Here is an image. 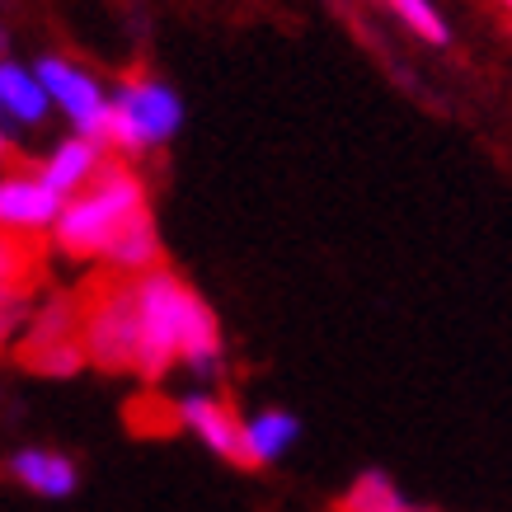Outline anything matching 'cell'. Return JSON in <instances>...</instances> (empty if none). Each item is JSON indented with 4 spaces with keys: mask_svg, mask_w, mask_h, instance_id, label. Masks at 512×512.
Wrapping results in <instances>:
<instances>
[{
    "mask_svg": "<svg viewBox=\"0 0 512 512\" xmlns=\"http://www.w3.org/2000/svg\"><path fill=\"white\" fill-rule=\"evenodd\" d=\"M151 212L146 207V184L127 160L104 156V165L94 170V179L80 188L76 198L62 207V217L52 226V240L66 259H104L118 235Z\"/></svg>",
    "mask_w": 512,
    "mask_h": 512,
    "instance_id": "cell-1",
    "label": "cell"
},
{
    "mask_svg": "<svg viewBox=\"0 0 512 512\" xmlns=\"http://www.w3.org/2000/svg\"><path fill=\"white\" fill-rule=\"evenodd\" d=\"M202 296L170 268H151L137 278V311H141V348L137 372L146 381H160L184 353V329L198 311Z\"/></svg>",
    "mask_w": 512,
    "mask_h": 512,
    "instance_id": "cell-2",
    "label": "cell"
},
{
    "mask_svg": "<svg viewBox=\"0 0 512 512\" xmlns=\"http://www.w3.org/2000/svg\"><path fill=\"white\" fill-rule=\"evenodd\" d=\"M85 357L99 372H137L141 311L137 278H99L85 287Z\"/></svg>",
    "mask_w": 512,
    "mask_h": 512,
    "instance_id": "cell-3",
    "label": "cell"
},
{
    "mask_svg": "<svg viewBox=\"0 0 512 512\" xmlns=\"http://www.w3.org/2000/svg\"><path fill=\"white\" fill-rule=\"evenodd\" d=\"M184 123V104L170 85L151 76H123V85L109 99V118H104V146L118 156H137L146 146L170 141Z\"/></svg>",
    "mask_w": 512,
    "mask_h": 512,
    "instance_id": "cell-4",
    "label": "cell"
},
{
    "mask_svg": "<svg viewBox=\"0 0 512 512\" xmlns=\"http://www.w3.org/2000/svg\"><path fill=\"white\" fill-rule=\"evenodd\" d=\"M38 80H43V90L52 104H62V113L76 123L80 137H94L104 146V118H109V99L99 90V80L90 71H80L76 62H66V57H43L38 62Z\"/></svg>",
    "mask_w": 512,
    "mask_h": 512,
    "instance_id": "cell-5",
    "label": "cell"
},
{
    "mask_svg": "<svg viewBox=\"0 0 512 512\" xmlns=\"http://www.w3.org/2000/svg\"><path fill=\"white\" fill-rule=\"evenodd\" d=\"M66 202L47 188L43 170H15V174H0V231H15V235H38L52 231L57 217H62Z\"/></svg>",
    "mask_w": 512,
    "mask_h": 512,
    "instance_id": "cell-6",
    "label": "cell"
},
{
    "mask_svg": "<svg viewBox=\"0 0 512 512\" xmlns=\"http://www.w3.org/2000/svg\"><path fill=\"white\" fill-rule=\"evenodd\" d=\"M179 419L202 447L221 456L226 466H240V470H254V456H249V437H245V423L235 419V409L217 395H184L179 400Z\"/></svg>",
    "mask_w": 512,
    "mask_h": 512,
    "instance_id": "cell-7",
    "label": "cell"
},
{
    "mask_svg": "<svg viewBox=\"0 0 512 512\" xmlns=\"http://www.w3.org/2000/svg\"><path fill=\"white\" fill-rule=\"evenodd\" d=\"M85 334V292H52L29 315V329L19 339V353H38V348H57V343H80Z\"/></svg>",
    "mask_w": 512,
    "mask_h": 512,
    "instance_id": "cell-8",
    "label": "cell"
},
{
    "mask_svg": "<svg viewBox=\"0 0 512 512\" xmlns=\"http://www.w3.org/2000/svg\"><path fill=\"white\" fill-rule=\"evenodd\" d=\"M104 156H109V146H99L94 137H66L57 151H52V160L43 165V179L47 188L57 193L62 202H71L80 193V188L94 179V170L104 165Z\"/></svg>",
    "mask_w": 512,
    "mask_h": 512,
    "instance_id": "cell-9",
    "label": "cell"
},
{
    "mask_svg": "<svg viewBox=\"0 0 512 512\" xmlns=\"http://www.w3.org/2000/svg\"><path fill=\"white\" fill-rule=\"evenodd\" d=\"M10 475L38 498H66V494H76V484H80L76 461L62 456V451H43V447H29V451H19V456H10Z\"/></svg>",
    "mask_w": 512,
    "mask_h": 512,
    "instance_id": "cell-10",
    "label": "cell"
},
{
    "mask_svg": "<svg viewBox=\"0 0 512 512\" xmlns=\"http://www.w3.org/2000/svg\"><path fill=\"white\" fill-rule=\"evenodd\" d=\"M47 104L52 99H47L43 80L10 57H0V118L19 127H38L47 118Z\"/></svg>",
    "mask_w": 512,
    "mask_h": 512,
    "instance_id": "cell-11",
    "label": "cell"
},
{
    "mask_svg": "<svg viewBox=\"0 0 512 512\" xmlns=\"http://www.w3.org/2000/svg\"><path fill=\"white\" fill-rule=\"evenodd\" d=\"M160 259H165V249H160V231H156V221H151V212H141L109 245V254H104V264H109L113 273H132V278L160 268Z\"/></svg>",
    "mask_w": 512,
    "mask_h": 512,
    "instance_id": "cell-12",
    "label": "cell"
},
{
    "mask_svg": "<svg viewBox=\"0 0 512 512\" xmlns=\"http://www.w3.org/2000/svg\"><path fill=\"white\" fill-rule=\"evenodd\" d=\"M245 437H249L254 470L273 466V461H282V456L296 447V437H301V419L287 414V409H264V414H254V419L245 423Z\"/></svg>",
    "mask_w": 512,
    "mask_h": 512,
    "instance_id": "cell-13",
    "label": "cell"
},
{
    "mask_svg": "<svg viewBox=\"0 0 512 512\" xmlns=\"http://www.w3.org/2000/svg\"><path fill=\"white\" fill-rule=\"evenodd\" d=\"M339 512H428V508H419L414 498H404L400 484L390 480L386 470H362L348 484V494L339 498Z\"/></svg>",
    "mask_w": 512,
    "mask_h": 512,
    "instance_id": "cell-14",
    "label": "cell"
},
{
    "mask_svg": "<svg viewBox=\"0 0 512 512\" xmlns=\"http://www.w3.org/2000/svg\"><path fill=\"white\" fill-rule=\"evenodd\" d=\"M38 278H43V249H38V240L33 235L0 231V282L33 292Z\"/></svg>",
    "mask_w": 512,
    "mask_h": 512,
    "instance_id": "cell-15",
    "label": "cell"
},
{
    "mask_svg": "<svg viewBox=\"0 0 512 512\" xmlns=\"http://www.w3.org/2000/svg\"><path fill=\"white\" fill-rule=\"evenodd\" d=\"M386 5H390V15L400 19L414 38H423V43H433V47L451 43L447 19H442V10H437L433 0H386Z\"/></svg>",
    "mask_w": 512,
    "mask_h": 512,
    "instance_id": "cell-16",
    "label": "cell"
},
{
    "mask_svg": "<svg viewBox=\"0 0 512 512\" xmlns=\"http://www.w3.org/2000/svg\"><path fill=\"white\" fill-rule=\"evenodd\" d=\"M24 372L33 376H52V381H66V376L85 372V343H57V348H38V353H19L15 357Z\"/></svg>",
    "mask_w": 512,
    "mask_h": 512,
    "instance_id": "cell-17",
    "label": "cell"
},
{
    "mask_svg": "<svg viewBox=\"0 0 512 512\" xmlns=\"http://www.w3.org/2000/svg\"><path fill=\"white\" fill-rule=\"evenodd\" d=\"M127 423L137 428V433H156V437H170L184 428L179 419V404L160 400V395H137V400L127 404Z\"/></svg>",
    "mask_w": 512,
    "mask_h": 512,
    "instance_id": "cell-18",
    "label": "cell"
},
{
    "mask_svg": "<svg viewBox=\"0 0 512 512\" xmlns=\"http://www.w3.org/2000/svg\"><path fill=\"white\" fill-rule=\"evenodd\" d=\"M24 320H29V292H24V287H5V282H0V353H5L10 334H15Z\"/></svg>",
    "mask_w": 512,
    "mask_h": 512,
    "instance_id": "cell-19",
    "label": "cell"
},
{
    "mask_svg": "<svg viewBox=\"0 0 512 512\" xmlns=\"http://www.w3.org/2000/svg\"><path fill=\"white\" fill-rule=\"evenodd\" d=\"M10 160V137H5V127H0V165Z\"/></svg>",
    "mask_w": 512,
    "mask_h": 512,
    "instance_id": "cell-20",
    "label": "cell"
},
{
    "mask_svg": "<svg viewBox=\"0 0 512 512\" xmlns=\"http://www.w3.org/2000/svg\"><path fill=\"white\" fill-rule=\"evenodd\" d=\"M5 43H10V38H5V29H0V57H5Z\"/></svg>",
    "mask_w": 512,
    "mask_h": 512,
    "instance_id": "cell-21",
    "label": "cell"
},
{
    "mask_svg": "<svg viewBox=\"0 0 512 512\" xmlns=\"http://www.w3.org/2000/svg\"><path fill=\"white\" fill-rule=\"evenodd\" d=\"M498 5H503V10H508V15H512V0H498Z\"/></svg>",
    "mask_w": 512,
    "mask_h": 512,
    "instance_id": "cell-22",
    "label": "cell"
}]
</instances>
